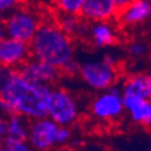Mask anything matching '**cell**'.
<instances>
[{"instance_id":"d4e9b609","label":"cell","mask_w":151,"mask_h":151,"mask_svg":"<svg viewBox=\"0 0 151 151\" xmlns=\"http://www.w3.org/2000/svg\"><path fill=\"white\" fill-rule=\"evenodd\" d=\"M132 1H133V0H112V3H114V5L116 6V9L119 10V12L121 10H123L124 7H127Z\"/></svg>"},{"instance_id":"e0dca14e","label":"cell","mask_w":151,"mask_h":151,"mask_svg":"<svg viewBox=\"0 0 151 151\" xmlns=\"http://www.w3.org/2000/svg\"><path fill=\"white\" fill-rule=\"evenodd\" d=\"M83 3L85 0H57L53 6L57 14L80 16Z\"/></svg>"},{"instance_id":"7402d4cb","label":"cell","mask_w":151,"mask_h":151,"mask_svg":"<svg viewBox=\"0 0 151 151\" xmlns=\"http://www.w3.org/2000/svg\"><path fill=\"white\" fill-rule=\"evenodd\" d=\"M73 137L71 129L70 127H64V126H60L59 131H58V145H64L67 144Z\"/></svg>"},{"instance_id":"277c9868","label":"cell","mask_w":151,"mask_h":151,"mask_svg":"<svg viewBox=\"0 0 151 151\" xmlns=\"http://www.w3.org/2000/svg\"><path fill=\"white\" fill-rule=\"evenodd\" d=\"M3 23L7 37L29 44L42 23V18L35 10L19 6L11 10Z\"/></svg>"},{"instance_id":"8fae6325","label":"cell","mask_w":151,"mask_h":151,"mask_svg":"<svg viewBox=\"0 0 151 151\" xmlns=\"http://www.w3.org/2000/svg\"><path fill=\"white\" fill-rule=\"evenodd\" d=\"M87 39L97 48L111 47L120 40L119 29L112 21L90 23Z\"/></svg>"},{"instance_id":"f1b7e54d","label":"cell","mask_w":151,"mask_h":151,"mask_svg":"<svg viewBox=\"0 0 151 151\" xmlns=\"http://www.w3.org/2000/svg\"><path fill=\"white\" fill-rule=\"evenodd\" d=\"M0 151H5V149H4V146H3V145H0Z\"/></svg>"},{"instance_id":"7a4b0ae2","label":"cell","mask_w":151,"mask_h":151,"mask_svg":"<svg viewBox=\"0 0 151 151\" xmlns=\"http://www.w3.org/2000/svg\"><path fill=\"white\" fill-rule=\"evenodd\" d=\"M32 58L60 69L75 58L74 39L63 32L55 21H42L29 42Z\"/></svg>"},{"instance_id":"6da1fadb","label":"cell","mask_w":151,"mask_h":151,"mask_svg":"<svg viewBox=\"0 0 151 151\" xmlns=\"http://www.w3.org/2000/svg\"><path fill=\"white\" fill-rule=\"evenodd\" d=\"M50 92L51 86L32 82L15 69L0 98L7 104L10 114H17L33 121L47 116Z\"/></svg>"},{"instance_id":"3957f363","label":"cell","mask_w":151,"mask_h":151,"mask_svg":"<svg viewBox=\"0 0 151 151\" xmlns=\"http://www.w3.org/2000/svg\"><path fill=\"white\" fill-rule=\"evenodd\" d=\"M47 117L64 127L75 124L80 119L78 99L63 87L51 88L47 99Z\"/></svg>"},{"instance_id":"5bb4252c","label":"cell","mask_w":151,"mask_h":151,"mask_svg":"<svg viewBox=\"0 0 151 151\" xmlns=\"http://www.w3.org/2000/svg\"><path fill=\"white\" fill-rule=\"evenodd\" d=\"M150 90L151 75L144 73H138L127 76L120 88L122 97H137L142 99H149Z\"/></svg>"},{"instance_id":"cb8c5ba5","label":"cell","mask_w":151,"mask_h":151,"mask_svg":"<svg viewBox=\"0 0 151 151\" xmlns=\"http://www.w3.org/2000/svg\"><path fill=\"white\" fill-rule=\"evenodd\" d=\"M6 137H7V117L0 116V145L4 144Z\"/></svg>"},{"instance_id":"ba28073f","label":"cell","mask_w":151,"mask_h":151,"mask_svg":"<svg viewBox=\"0 0 151 151\" xmlns=\"http://www.w3.org/2000/svg\"><path fill=\"white\" fill-rule=\"evenodd\" d=\"M19 74L32 82L52 86L55 85L62 76L60 69L56 68L52 64H48L46 62L29 58L24 64H22L18 69Z\"/></svg>"},{"instance_id":"d6986e66","label":"cell","mask_w":151,"mask_h":151,"mask_svg":"<svg viewBox=\"0 0 151 151\" xmlns=\"http://www.w3.org/2000/svg\"><path fill=\"white\" fill-rule=\"evenodd\" d=\"M127 51L129 56L134 58H140V57H144L149 52V47L142 41H133L128 45Z\"/></svg>"},{"instance_id":"83f0119b","label":"cell","mask_w":151,"mask_h":151,"mask_svg":"<svg viewBox=\"0 0 151 151\" xmlns=\"http://www.w3.org/2000/svg\"><path fill=\"white\" fill-rule=\"evenodd\" d=\"M3 14H4V12L0 10V22H3Z\"/></svg>"},{"instance_id":"8992f818","label":"cell","mask_w":151,"mask_h":151,"mask_svg":"<svg viewBox=\"0 0 151 151\" xmlns=\"http://www.w3.org/2000/svg\"><path fill=\"white\" fill-rule=\"evenodd\" d=\"M92 116L102 122H115L124 112L121 91L116 86L99 92L90 104Z\"/></svg>"},{"instance_id":"1f68e13d","label":"cell","mask_w":151,"mask_h":151,"mask_svg":"<svg viewBox=\"0 0 151 151\" xmlns=\"http://www.w3.org/2000/svg\"><path fill=\"white\" fill-rule=\"evenodd\" d=\"M146 1H149V3H151V0H146Z\"/></svg>"},{"instance_id":"f546056e","label":"cell","mask_w":151,"mask_h":151,"mask_svg":"<svg viewBox=\"0 0 151 151\" xmlns=\"http://www.w3.org/2000/svg\"><path fill=\"white\" fill-rule=\"evenodd\" d=\"M3 3H4V0H0V10H1V5H3Z\"/></svg>"},{"instance_id":"ffe728a7","label":"cell","mask_w":151,"mask_h":151,"mask_svg":"<svg viewBox=\"0 0 151 151\" xmlns=\"http://www.w3.org/2000/svg\"><path fill=\"white\" fill-rule=\"evenodd\" d=\"M79 69H80V63L74 58L70 62H68L64 67L60 68V73L62 75H65V76H75V75L79 74Z\"/></svg>"},{"instance_id":"4fadbf2b","label":"cell","mask_w":151,"mask_h":151,"mask_svg":"<svg viewBox=\"0 0 151 151\" xmlns=\"http://www.w3.org/2000/svg\"><path fill=\"white\" fill-rule=\"evenodd\" d=\"M124 111L134 123L151 128V102L137 97H122Z\"/></svg>"},{"instance_id":"4dcf8cb0","label":"cell","mask_w":151,"mask_h":151,"mask_svg":"<svg viewBox=\"0 0 151 151\" xmlns=\"http://www.w3.org/2000/svg\"><path fill=\"white\" fill-rule=\"evenodd\" d=\"M149 100L151 102V90H150V94H149Z\"/></svg>"},{"instance_id":"7c38bea8","label":"cell","mask_w":151,"mask_h":151,"mask_svg":"<svg viewBox=\"0 0 151 151\" xmlns=\"http://www.w3.org/2000/svg\"><path fill=\"white\" fill-rule=\"evenodd\" d=\"M151 17V3L146 0L133 1L117 15V21L123 27H137L149 21Z\"/></svg>"},{"instance_id":"9a60e30c","label":"cell","mask_w":151,"mask_h":151,"mask_svg":"<svg viewBox=\"0 0 151 151\" xmlns=\"http://www.w3.org/2000/svg\"><path fill=\"white\" fill-rule=\"evenodd\" d=\"M29 120L17 114H11L7 116V137L27 139L29 131Z\"/></svg>"},{"instance_id":"30bf717a","label":"cell","mask_w":151,"mask_h":151,"mask_svg":"<svg viewBox=\"0 0 151 151\" xmlns=\"http://www.w3.org/2000/svg\"><path fill=\"white\" fill-rule=\"evenodd\" d=\"M119 10L112 0H85L80 12V17L88 22H106L117 18Z\"/></svg>"},{"instance_id":"2e32d148","label":"cell","mask_w":151,"mask_h":151,"mask_svg":"<svg viewBox=\"0 0 151 151\" xmlns=\"http://www.w3.org/2000/svg\"><path fill=\"white\" fill-rule=\"evenodd\" d=\"M58 27L64 32L65 34L70 35L73 39H76L79 32L83 24V19L80 16L75 15H64V14H57L56 21Z\"/></svg>"},{"instance_id":"4316f807","label":"cell","mask_w":151,"mask_h":151,"mask_svg":"<svg viewBox=\"0 0 151 151\" xmlns=\"http://www.w3.org/2000/svg\"><path fill=\"white\" fill-rule=\"evenodd\" d=\"M44 3H46V4H48V5H55V3L57 1V0H42Z\"/></svg>"},{"instance_id":"9c48e42d","label":"cell","mask_w":151,"mask_h":151,"mask_svg":"<svg viewBox=\"0 0 151 151\" xmlns=\"http://www.w3.org/2000/svg\"><path fill=\"white\" fill-rule=\"evenodd\" d=\"M30 57V47L28 42L11 39L7 36L0 42V65L1 67L18 69Z\"/></svg>"},{"instance_id":"52a82bcc","label":"cell","mask_w":151,"mask_h":151,"mask_svg":"<svg viewBox=\"0 0 151 151\" xmlns=\"http://www.w3.org/2000/svg\"><path fill=\"white\" fill-rule=\"evenodd\" d=\"M60 126L45 116L29 122L27 140L35 151H50L58 145V131Z\"/></svg>"},{"instance_id":"44dd1931","label":"cell","mask_w":151,"mask_h":151,"mask_svg":"<svg viewBox=\"0 0 151 151\" xmlns=\"http://www.w3.org/2000/svg\"><path fill=\"white\" fill-rule=\"evenodd\" d=\"M15 69H11V68H6V67H1L0 65V96H1L5 86L7 85L10 78L12 73H14Z\"/></svg>"},{"instance_id":"484cf974","label":"cell","mask_w":151,"mask_h":151,"mask_svg":"<svg viewBox=\"0 0 151 151\" xmlns=\"http://www.w3.org/2000/svg\"><path fill=\"white\" fill-rule=\"evenodd\" d=\"M6 37V33H5V27H4V23L0 22V42H1Z\"/></svg>"},{"instance_id":"5b68a950","label":"cell","mask_w":151,"mask_h":151,"mask_svg":"<svg viewBox=\"0 0 151 151\" xmlns=\"http://www.w3.org/2000/svg\"><path fill=\"white\" fill-rule=\"evenodd\" d=\"M78 76L87 87L102 92L116 85L119 80V67L110 64L103 58L87 60L80 64Z\"/></svg>"},{"instance_id":"603a6c76","label":"cell","mask_w":151,"mask_h":151,"mask_svg":"<svg viewBox=\"0 0 151 151\" xmlns=\"http://www.w3.org/2000/svg\"><path fill=\"white\" fill-rule=\"evenodd\" d=\"M26 0H4V3L1 5V11H11L16 7H19Z\"/></svg>"},{"instance_id":"ac0fdd59","label":"cell","mask_w":151,"mask_h":151,"mask_svg":"<svg viewBox=\"0 0 151 151\" xmlns=\"http://www.w3.org/2000/svg\"><path fill=\"white\" fill-rule=\"evenodd\" d=\"M5 151H35L27 139H18V138L6 137L4 144Z\"/></svg>"}]
</instances>
